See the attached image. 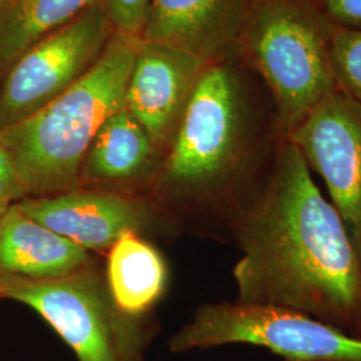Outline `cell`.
I'll return each mask as SVG.
<instances>
[{
    "label": "cell",
    "mask_w": 361,
    "mask_h": 361,
    "mask_svg": "<svg viewBox=\"0 0 361 361\" xmlns=\"http://www.w3.org/2000/svg\"><path fill=\"white\" fill-rule=\"evenodd\" d=\"M233 269L241 302L305 313L355 335L361 262L335 207L295 143L279 140L271 169L235 224Z\"/></svg>",
    "instance_id": "obj_1"
},
{
    "label": "cell",
    "mask_w": 361,
    "mask_h": 361,
    "mask_svg": "<svg viewBox=\"0 0 361 361\" xmlns=\"http://www.w3.org/2000/svg\"><path fill=\"white\" fill-rule=\"evenodd\" d=\"M140 39L116 34L70 89L26 119L0 130L28 197L77 190L82 165L104 121L125 106Z\"/></svg>",
    "instance_id": "obj_2"
},
{
    "label": "cell",
    "mask_w": 361,
    "mask_h": 361,
    "mask_svg": "<svg viewBox=\"0 0 361 361\" xmlns=\"http://www.w3.org/2000/svg\"><path fill=\"white\" fill-rule=\"evenodd\" d=\"M233 58L204 68L180 118L158 188L169 198L212 202L244 176L257 142V116Z\"/></svg>",
    "instance_id": "obj_3"
},
{
    "label": "cell",
    "mask_w": 361,
    "mask_h": 361,
    "mask_svg": "<svg viewBox=\"0 0 361 361\" xmlns=\"http://www.w3.org/2000/svg\"><path fill=\"white\" fill-rule=\"evenodd\" d=\"M334 32L308 0H250L238 54L271 94L279 140L338 90Z\"/></svg>",
    "instance_id": "obj_4"
},
{
    "label": "cell",
    "mask_w": 361,
    "mask_h": 361,
    "mask_svg": "<svg viewBox=\"0 0 361 361\" xmlns=\"http://www.w3.org/2000/svg\"><path fill=\"white\" fill-rule=\"evenodd\" d=\"M1 297L35 310L78 361H146L143 319L116 307L106 279L92 265L43 280L4 271Z\"/></svg>",
    "instance_id": "obj_5"
},
{
    "label": "cell",
    "mask_w": 361,
    "mask_h": 361,
    "mask_svg": "<svg viewBox=\"0 0 361 361\" xmlns=\"http://www.w3.org/2000/svg\"><path fill=\"white\" fill-rule=\"evenodd\" d=\"M245 344L285 361H361V338L297 310L217 302L200 307L169 341L173 353Z\"/></svg>",
    "instance_id": "obj_6"
},
{
    "label": "cell",
    "mask_w": 361,
    "mask_h": 361,
    "mask_svg": "<svg viewBox=\"0 0 361 361\" xmlns=\"http://www.w3.org/2000/svg\"><path fill=\"white\" fill-rule=\"evenodd\" d=\"M111 30L102 3L23 52L0 89V130L32 116L83 77L101 58Z\"/></svg>",
    "instance_id": "obj_7"
},
{
    "label": "cell",
    "mask_w": 361,
    "mask_h": 361,
    "mask_svg": "<svg viewBox=\"0 0 361 361\" xmlns=\"http://www.w3.org/2000/svg\"><path fill=\"white\" fill-rule=\"evenodd\" d=\"M286 140L322 176L361 262V102L338 89Z\"/></svg>",
    "instance_id": "obj_8"
},
{
    "label": "cell",
    "mask_w": 361,
    "mask_h": 361,
    "mask_svg": "<svg viewBox=\"0 0 361 361\" xmlns=\"http://www.w3.org/2000/svg\"><path fill=\"white\" fill-rule=\"evenodd\" d=\"M16 205L28 217L87 252H107L122 234L149 232L158 221V213L147 200L102 188L27 197Z\"/></svg>",
    "instance_id": "obj_9"
},
{
    "label": "cell",
    "mask_w": 361,
    "mask_h": 361,
    "mask_svg": "<svg viewBox=\"0 0 361 361\" xmlns=\"http://www.w3.org/2000/svg\"><path fill=\"white\" fill-rule=\"evenodd\" d=\"M209 65L192 54L140 39L125 106L159 150L173 142L194 86Z\"/></svg>",
    "instance_id": "obj_10"
},
{
    "label": "cell",
    "mask_w": 361,
    "mask_h": 361,
    "mask_svg": "<svg viewBox=\"0 0 361 361\" xmlns=\"http://www.w3.org/2000/svg\"><path fill=\"white\" fill-rule=\"evenodd\" d=\"M250 0H149L142 40L207 63L238 55Z\"/></svg>",
    "instance_id": "obj_11"
},
{
    "label": "cell",
    "mask_w": 361,
    "mask_h": 361,
    "mask_svg": "<svg viewBox=\"0 0 361 361\" xmlns=\"http://www.w3.org/2000/svg\"><path fill=\"white\" fill-rule=\"evenodd\" d=\"M90 265V252L28 217L16 202L0 216V271L43 280Z\"/></svg>",
    "instance_id": "obj_12"
},
{
    "label": "cell",
    "mask_w": 361,
    "mask_h": 361,
    "mask_svg": "<svg viewBox=\"0 0 361 361\" xmlns=\"http://www.w3.org/2000/svg\"><path fill=\"white\" fill-rule=\"evenodd\" d=\"M157 147L126 106L104 121L82 165V186H110L147 177Z\"/></svg>",
    "instance_id": "obj_13"
},
{
    "label": "cell",
    "mask_w": 361,
    "mask_h": 361,
    "mask_svg": "<svg viewBox=\"0 0 361 361\" xmlns=\"http://www.w3.org/2000/svg\"><path fill=\"white\" fill-rule=\"evenodd\" d=\"M107 252L104 279L116 307L143 319L165 293V259L142 234L134 232L122 234Z\"/></svg>",
    "instance_id": "obj_14"
},
{
    "label": "cell",
    "mask_w": 361,
    "mask_h": 361,
    "mask_svg": "<svg viewBox=\"0 0 361 361\" xmlns=\"http://www.w3.org/2000/svg\"><path fill=\"white\" fill-rule=\"evenodd\" d=\"M106 0H3L0 6V70L80 13Z\"/></svg>",
    "instance_id": "obj_15"
},
{
    "label": "cell",
    "mask_w": 361,
    "mask_h": 361,
    "mask_svg": "<svg viewBox=\"0 0 361 361\" xmlns=\"http://www.w3.org/2000/svg\"><path fill=\"white\" fill-rule=\"evenodd\" d=\"M334 66L338 89L361 102V31L335 28Z\"/></svg>",
    "instance_id": "obj_16"
},
{
    "label": "cell",
    "mask_w": 361,
    "mask_h": 361,
    "mask_svg": "<svg viewBox=\"0 0 361 361\" xmlns=\"http://www.w3.org/2000/svg\"><path fill=\"white\" fill-rule=\"evenodd\" d=\"M149 0H106L111 27L119 35L141 39L147 16Z\"/></svg>",
    "instance_id": "obj_17"
},
{
    "label": "cell",
    "mask_w": 361,
    "mask_h": 361,
    "mask_svg": "<svg viewBox=\"0 0 361 361\" xmlns=\"http://www.w3.org/2000/svg\"><path fill=\"white\" fill-rule=\"evenodd\" d=\"M337 30L361 31V0H308Z\"/></svg>",
    "instance_id": "obj_18"
},
{
    "label": "cell",
    "mask_w": 361,
    "mask_h": 361,
    "mask_svg": "<svg viewBox=\"0 0 361 361\" xmlns=\"http://www.w3.org/2000/svg\"><path fill=\"white\" fill-rule=\"evenodd\" d=\"M27 197L26 188L19 178L13 158L0 143V202L13 205Z\"/></svg>",
    "instance_id": "obj_19"
},
{
    "label": "cell",
    "mask_w": 361,
    "mask_h": 361,
    "mask_svg": "<svg viewBox=\"0 0 361 361\" xmlns=\"http://www.w3.org/2000/svg\"><path fill=\"white\" fill-rule=\"evenodd\" d=\"M3 279H4V271H0V298H1V286H3Z\"/></svg>",
    "instance_id": "obj_20"
},
{
    "label": "cell",
    "mask_w": 361,
    "mask_h": 361,
    "mask_svg": "<svg viewBox=\"0 0 361 361\" xmlns=\"http://www.w3.org/2000/svg\"><path fill=\"white\" fill-rule=\"evenodd\" d=\"M8 207H10V205H7V204H1V202H0V216L6 212V209Z\"/></svg>",
    "instance_id": "obj_21"
},
{
    "label": "cell",
    "mask_w": 361,
    "mask_h": 361,
    "mask_svg": "<svg viewBox=\"0 0 361 361\" xmlns=\"http://www.w3.org/2000/svg\"><path fill=\"white\" fill-rule=\"evenodd\" d=\"M355 336H357V337H360L361 338V325L359 326V329H357V332L355 334Z\"/></svg>",
    "instance_id": "obj_22"
},
{
    "label": "cell",
    "mask_w": 361,
    "mask_h": 361,
    "mask_svg": "<svg viewBox=\"0 0 361 361\" xmlns=\"http://www.w3.org/2000/svg\"><path fill=\"white\" fill-rule=\"evenodd\" d=\"M1 3H3V0H0V6H1Z\"/></svg>",
    "instance_id": "obj_23"
}]
</instances>
